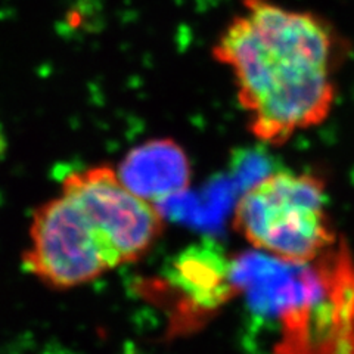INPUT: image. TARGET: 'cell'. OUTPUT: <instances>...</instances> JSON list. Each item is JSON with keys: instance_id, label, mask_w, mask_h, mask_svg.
I'll use <instances>...</instances> for the list:
<instances>
[{"instance_id": "cell-1", "label": "cell", "mask_w": 354, "mask_h": 354, "mask_svg": "<svg viewBox=\"0 0 354 354\" xmlns=\"http://www.w3.org/2000/svg\"><path fill=\"white\" fill-rule=\"evenodd\" d=\"M348 52L329 19L274 0H241L213 44L214 61L234 80L248 131L270 147L329 118Z\"/></svg>"}, {"instance_id": "cell-2", "label": "cell", "mask_w": 354, "mask_h": 354, "mask_svg": "<svg viewBox=\"0 0 354 354\" xmlns=\"http://www.w3.org/2000/svg\"><path fill=\"white\" fill-rule=\"evenodd\" d=\"M234 225L254 248L307 264L334 245L326 186L310 171L278 170L252 182L239 196Z\"/></svg>"}, {"instance_id": "cell-3", "label": "cell", "mask_w": 354, "mask_h": 354, "mask_svg": "<svg viewBox=\"0 0 354 354\" xmlns=\"http://www.w3.org/2000/svg\"><path fill=\"white\" fill-rule=\"evenodd\" d=\"M21 263L53 291L75 290L117 268L93 220L64 187L32 212Z\"/></svg>"}, {"instance_id": "cell-4", "label": "cell", "mask_w": 354, "mask_h": 354, "mask_svg": "<svg viewBox=\"0 0 354 354\" xmlns=\"http://www.w3.org/2000/svg\"><path fill=\"white\" fill-rule=\"evenodd\" d=\"M61 187L74 195L91 216L117 268L140 260L162 234L160 209L133 194L111 165L71 171Z\"/></svg>"}, {"instance_id": "cell-5", "label": "cell", "mask_w": 354, "mask_h": 354, "mask_svg": "<svg viewBox=\"0 0 354 354\" xmlns=\"http://www.w3.org/2000/svg\"><path fill=\"white\" fill-rule=\"evenodd\" d=\"M115 170L133 194L153 205L185 194L192 180L191 160L171 138H155L131 148Z\"/></svg>"}, {"instance_id": "cell-6", "label": "cell", "mask_w": 354, "mask_h": 354, "mask_svg": "<svg viewBox=\"0 0 354 354\" xmlns=\"http://www.w3.org/2000/svg\"><path fill=\"white\" fill-rule=\"evenodd\" d=\"M165 279L201 312H213L238 294L234 261L213 239L192 243L177 254L165 269Z\"/></svg>"}, {"instance_id": "cell-7", "label": "cell", "mask_w": 354, "mask_h": 354, "mask_svg": "<svg viewBox=\"0 0 354 354\" xmlns=\"http://www.w3.org/2000/svg\"><path fill=\"white\" fill-rule=\"evenodd\" d=\"M8 136H6V130L5 126L2 123V120H0V162L3 161V158L6 157V152H8Z\"/></svg>"}]
</instances>
